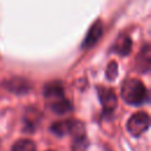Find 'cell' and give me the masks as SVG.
I'll list each match as a JSON object with an SVG mask.
<instances>
[{"instance_id":"5b68a950","label":"cell","mask_w":151,"mask_h":151,"mask_svg":"<svg viewBox=\"0 0 151 151\" xmlns=\"http://www.w3.org/2000/svg\"><path fill=\"white\" fill-rule=\"evenodd\" d=\"M103 31H104V27H103V24L100 20H97L92 24V26L90 27L87 34H86V38L83 40V44H81V47L83 48H90L92 47L93 45L97 44V41L101 38L103 35Z\"/></svg>"},{"instance_id":"52a82bcc","label":"cell","mask_w":151,"mask_h":151,"mask_svg":"<svg viewBox=\"0 0 151 151\" xmlns=\"http://www.w3.org/2000/svg\"><path fill=\"white\" fill-rule=\"evenodd\" d=\"M131 50H132V41L129 35L123 34V33L118 35V38L116 39V41L113 42V45L111 47L112 52H114L119 55H123V57L129 55Z\"/></svg>"},{"instance_id":"3957f363","label":"cell","mask_w":151,"mask_h":151,"mask_svg":"<svg viewBox=\"0 0 151 151\" xmlns=\"http://www.w3.org/2000/svg\"><path fill=\"white\" fill-rule=\"evenodd\" d=\"M149 125H150L149 114L146 112L139 111V112H136L134 114H132L129 118L126 127H127V131L130 132L131 136L139 137L149 129Z\"/></svg>"},{"instance_id":"6da1fadb","label":"cell","mask_w":151,"mask_h":151,"mask_svg":"<svg viewBox=\"0 0 151 151\" xmlns=\"http://www.w3.org/2000/svg\"><path fill=\"white\" fill-rule=\"evenodd\" d=\"M44 97L47 106L57 114H65L72 110V104L66 99L64 86L60 81H51L44 86Z\"/></svg>"},{"instance_id":"8fae6325","label":"cell","mask_w":151,"mask_h":151,"mask_svg":"<svg viewBox=\"0 0 151 151\" xmlns=\"http://www.w3.org/2000/svg\"><path fill=\"white\" fill-rule=\"evenodd\" d=\"M12 151H37V146L31 139H19L13 144Z\"/></svg>"},{"instance_id":"30bf717a","label":"cell","mask_w":151,"mask_h":151,"mask_svg":"<svg viewBox=\"0 0 151 151\" xmlns=\"http://www.w3.org/2000/svg\"><path fill=\"white\" fill-rule=\"evenodd\" d=\"M40 119H41V113H40V111L34 110V109H32V107L26 110V114H25L24 120H25V126L28 127L29 131H33V130L38 126Z\"/></svg>"},{"instance_id":"277c9868","label":"cell","mask_w":151,"mask_h":151,"mask_svg":"<svg viewBox=\"0 0 151 151\" xmlns=\"http://www.w3.org/2000/svg\"><path fill=\"white\" fill-rule=\"evenodd\" d=\"M98 97H99V101L103 106V111L105 114H111L118 104L117 100V96L114 93V91L110 87H103V86H98Z\"/></svg>"},{"instance_id":"4fadbf2b","label":"cell","mask_w":151,"mask_h":151,"mask_svg":"<svg viewBox=\"0 0 151 151\" xmlns=\"http://www.w3.org/2000/svg\"><path fill=\"white\" fill-rule=\"evenodd\" d=\"M118 76V65L116 61H111L106 67V78L109 80H113Z\"/></svg>"},{"instance_id":"8992f818","label":"cell","mask_w":151,"mask_h":151,"mask_svg":"<svg viewBox=\"0 0 151 151\" xmlns=\"http://www.w3.org/2000/svg\"><path fill=\"white\" fill-rule=\"evenodd\" d=\"M136 70L137 72L139 73H147L150 71V66H151V51H150V45L149 44H145L137 58H136Z\"/></svg>"},{"instance_id":"ba28073f","label":"cell","mask_w":151,"mask_h":151,"mask_svg":"<svg viewBox=\"0 0 151 151\" xmlns=\"http://www.w3.org/2000/svg\"><path fill=\"white\" fill-rule=\"evenodd\" d=\"M2 86L13 92V93H17V94H22V93H27L29 91V83L24 79V78H12V79H8L6 80Z\"/></svg>"},{"instance_id":"7c38bea8","label":"cell","mask_w":151,"mask_h":151,"mask_svg":"<svg viewBox=\"0 0 151 151\" xmlns=\"http://www.w3.org/2000/svg\"><path fill=\"white\" fill-rule=\"evenodd\" d=\"M87 147H88V140H87L86 136L73 139L72 151H87Z\"/></svg>"},{"instance_id":"9c48e42d","label":"cell","mask_w":151,"mask_h":151,"mask_svg":"<svg viewBox=\"0 0 151 151\" xmlns=\"http://www.w3.org/2000/svg\"><path fill=\"white\" fill-rule=\"evenodd\" d=\"M72 125H73V119L59 120L51 125V131L58 137H64V136L71 133Z\"/></svg>"},{"instance_id":"7a4b0ae2","label":"cell","mask_w":151,"mask_h":151,"mask_svg":"<svg viewBox=\"0 0 151 151\" xmlns=\"http://www.w3.org/2000/svg\"><path fill=\"white\" fill-rule=\"evenodd\" d=\"M120 94L130 105H142L149 98L145 85L138 79H126L122 85Z\"/></svg>"}]
</instances>
